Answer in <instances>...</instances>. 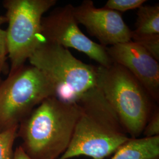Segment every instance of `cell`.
<instances>
[{"label": "cell", "mask_w": 159, "mask_h": 159, "mask_svg": "<svg viewBox=\"0 0 159 159\" xmlns=\"http://www.w3.org/2000/svg\"><path fill=\"white\" fill-rule=\"evenodd\" d=\"M56 3V0L3 1L8 24L6 32L11 62L9 73L24 66L39 45L43 15Z\"/></svg>", "instance_id": "6"}, {"label": "cell", "mask_w": 159, "mask_h": 159, "mask_svg": "<svg viewBox=\"0 0 159 159\" xmlns=\"http://www.w3.org/2000/svg\"><path fill=\"white\" fill-rule=\"evenodd\" d=\"M29 60L50 80L55 97L64 102H77L97 87V66L83 63L57 44L41 41Z\"/></svg>", "instance_id": "4"}, {"label": "cell", "mask_w": 159, "mask_h": 159, "mask_svg": "<svg viewBox=\"0 0 159 159\" xmlns=\"http://www.w3.org/2000/svg\"><path fill=\"white\" fill-rule=\"evenodd\" d=\"M146 2V0H108L104 7L119 12H125L139 8Z\"/></svg>", "instance_id": "14"}, {"label": "cell", "mask_w": 159, "mask_h": 159, "mask_svg": "<svg viewBox=\"0 0 159 159\" xmlns=\"http://www.w3.org/2000/svg\"><path fill=\"white\" fill-rule=\"evenodd\" d=\"M5 23H7V17L3 16H0V28H1V26Z\"/></svg>", "instance_id": "18"}, {"label": "cell", "mask_w": 159, "mask_h": 159, "mask_svg": "<svg viewBox=\"0 0 159 159\" xmlns=\"http://www.w3.org/2000/svg\"><path fill=\"white\" fill-rule=\"evenodd\" d=\"M113 63L126 68L142 84L155 102L159 100V63L133 41L107 47Z\"/></svg>", "instance_id": "9"}, {"label": "cell", "mask_w": 159, "mask_h": 159, "mask_svg": "<svg viewBox=\"0 0 159 159\" xmlns=\"http://www.w3.org/2000/svg\"><path fill=\"white\" fill-rule=\"evenodd\" d=\"M111 159H159V136L131 138Z\"/></svg>", "instance_id": "10"}, {"label": "cell", "mask_w": 159, "mask_h": 159, "mask_svg": "<svg viewBox=\"0 0 159 159\" xmlns=\"http://www.w3.org/2000/svg\"><path fill=\"white\" fill-rule=\"evenodd\" d=\"M74 7L67 4L54 10L41 21V41L55 43L64 48H72L83 52L99 66L108 67L113 61L107 47L87 37L79 27L74 14Z\"/></svg>", "instance_id": "7"}, {"label": "cell", "mask_w": 159, "mask_h": 159, "mask_svg": "<svg viewBox=\"0 0 159 159\" xmlns=\"http://www.w3.org/2000/svg\"><path fill=\"white\" fill-rule=\"evenodd\" d=\"M77 102L81 111L72 139L67 150L58 159L80 156L93 159H105L130 139L97 87L86 93Z\"/></svg>", "instance_id": "2"}, {"label": "cell", "mask_w": 159, "mask_h": 159, "mask_svg": "<svg viewBox=\"0 0 159 159\" xmlns=\"http://www.w3.org/2000/svg\"><path fill=\"white\" fill-rule=\"evenodd\" d=\"M78 102L50 97L18 127L20 146L31 159H58L67 150L81 114Z\"/></svg>", "instance_id": "1"}, {"label": "cell", "mask_w": 159, "mask_h": 159, "mask_svg": "<svg viewBox=\"0 0 159 159\" xmlns=\"http://www.w3.org/2000/svg\"><path fill=\"white\" fill-rule=\"evenodd\" d=\"M134 33L140 35L159 34V5L142 6L137 13Z\"/></svg>", "instance_id": "11"}, {"label": "cell", "mask_w": 159, "mask_h": 159, "mask_svg": "<svg viewBox=\"0 0 159 159\" xmlns=\"http://www.w3.org/2000/svg\"><path fill=\"white\" fill-rule=\"evenodd\" d=\"M8 57V47L6 30L0 28V81L1 75L9 73L8 64L7 63Z\"/></svg>", "instance_id": "15"}, {"label": "cell", "mask_w": 159, "mask_h": 159, "mask_svg": "<svg viewBox=\"0 0 159 159\" xmlns=\"http://www.w3.org/2000/svg\"><path fill=\"white\" fill-rule=\"evenodd\" d=\"M131 41L148 51L157 61H159V34L140 35L132 31Z\"/></svg>", "instance_id": "12"}, {"label": "cell", "mask_w": 159, "mask_h": 159, "mask_svg": "<svg viewBox=\"0 0 159 159\" xmlns=\"http://www.w3.org/2000/svg\"><path fill=\"white\" fill-rule=\"evenodd\" d=\"M78 24L84 26L89 33L106 47L131 41L132 30L127 26L120 12L106 8H96L91 0L83 1L74 7Z\"/></svg>", "instance_id": "8"}, {"label": "cell", "mask_w": 159, "mask_h": 159, "mask_svg": "<svg viewBox=\"0 0 159 159\" xmlns=\"http://www.w3.org/2000/svg\"><path fill=\"white\" fill-rule=\"evenodd\" d=\"M55 96L51 81L39 69L23 66L0 81V133L18 127L41 102Z\"/></svg>", "instance_id": "5"}, {"label": "cell", "mask_w": 159, "mask_h": 159, "mask_svg": "<svg viewBox=\"0 0 159 159\" xmlns=\"http://www.w3.org/2000/svg\"><path fill=\"white\" fill-rule=\"evenodd\" d=\"M143 134L144 137H153L159 136V110L156 106L150 119L145 126Z\"/></svg>", "instance_id": "16"}, {"label": "cell", "mask_w": 159, "mask_h": 159, "mask_svg": "<svg viewBox=\"0 0 159 159\" xmlns=\"http://www.w3.org/2000/svg\"><path fill=\"white\" fill-rule=\"evenodd\" d=\"M97 87L131 138H139L153 111V99L126 68L113 63L97 66Z\"/></svg>", "instance_id": "3"}, {"label": "cell", "mask_w": 159, "mask_h": 159, "mask_svg": "<svg viewBox=\"0 0 159 159\" xmlns=\"http://www.w3.org/2000/svg\"><path fill=\"white\" fill-rule=\"evenodd\" d=\"M12 159H31L25 152L23 150V148L20 146L17 147L13 154Z\"/></svg>", "instance_id": "17"}, {"label": "cell", "mask_w": 159, "mask_h": 159, "mask_svg": "<svg viewBox=\"0 0 159 159\" xmlns=\"http://www.w3.org/2000/svg\"><path fill=\"white\" fill-rule=\"evenodd\" d=\"M18 127L0 133V159H12V148L17 137Z\"/></svg>", "instance_id": "13"}]
</instances>
